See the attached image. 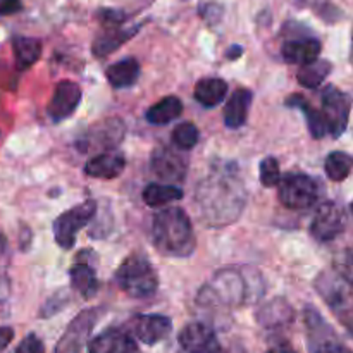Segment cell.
Segmentation results:
<instances>
[{
  "mask_svg": "<svg viewBox=\"0 0 353 353\" xmlns=\"http://www.w3.org/2000/svg\"><path fill=\"white\" fill-rule=\"evenodd\" d=\"M196 202L203 221L223 226L238 219L245 207L243 183L231 171H217L202 179L196 190Z\"/></svg>",
  "mask_w": 353,
  "mask_h": 353,
  "instance_id": "6da1fadb",
  "label": "cell"
},
{
  "mask_svg": "<svg viewBox=\"0 0 353 353\" xmlns=\"http://www.w3.org/2000/svg\"><path fill=\"white\" fill-rule=\"evenodd\" d=\"M152 241L161 254L190 257L195 252V233L188 214L179 207L159 210L152 221Z\"/></svg>",
  "mask_w": 353,
  "mask_h": 353,
  "instance_id": "7a4b0ae2",
  "label": "cell"
},
{
  "mask_svg": "<svg viewBox=\"0 0 353 353\" xmlns=\"http://www.w3.org/2000/svg\"><path fill=\"white\" fill-rule=\"evenodd\" d=\"M117 286L133 299H148L159 288L155 268L143 254H131L116 271Z\"/></svg>",
  "mask_w": 353,
  "mask_h": 353,
  "instance_id": "3957f363",
  "label": "cell"
},
{
  "mask_svg": "<svg viewBox=\"0 0 353 353\" xmlns=\"http://www.w3.org/2000/svg\"><path fill=\"white\" fill-rule=\"evenodd\" d=\"M261 292L250 283V274H243V272L226 271L217 272L212 278V281L207 286H203L202 295H205V300H214L216 303H224V305H240V303L250 302L252 292ZM202 300V302H205Z\"/></svg>",
  "mask_w": 353,
  "mask_h": 353,
  "instance_id": "277c9868",
  "label": "cell"
},
{
  "mask_svg": "<svg viewBox=\"0 0 353 353\" xmlns=\"http://www.w3.org/2000/svg\"><path fill=\"white\" fill-rule=\"evenodd\" d=\"M95 212L97 203L93 200H86V202L78 203L72 209L62 212L52 224L55 243L64 248V250L74 247L78 231H81L93 219Z\"/></svg>",
  "mask_w": 353,
  "mask_h": 353,
  "instance_id": "5b68a950",
  "label": "cell"
},
{
  "mask_svg": "<svg viewBox=\"0 0 353 353\" xmlns=\"http://www.w3.org/2000/svg\"><path fill=\"white\" fill-rule=\"evenodd\" d=\"M278 199L286 209H310L319 199V185L307 174H288L279 181Z\"/></svg>",
  "mask_w": 353,
  "mask_h": 353,
  "instance_id": "8992f818",
  "label": "cell"
},
{
  "mask_svg": "<svg viewBox=\"0 0 353 353\" xmlns=\"http://www.w3.org/2000/svg\"><path fill=\"white\" fill-rule=\"evenodd\" d=\"M352 97L336 86H327L323 93V114L326 117L327 133L340 138L348 126L352 110Z\"/></svg>",
  "mask_w": 353,
  "mask_h": 353,
  "instance_id": "52a82bcc",
  "label": "cell"
},
{
  "mask_svg": "<svg viewBox=\"0 0 353 353\" xmlns=\"http://www.w3.org/2000/svg\"><path fill=\"white\" fill-rule=\"evenodd\" d=\"M345 226H347L345 210L336 202H324L317 207L316 216L310 224V234L321 243H326L340 236Z\"/></svg>",
  "mask_w": 353,
  "mask_h": 353,
  "instance_id": "ba28073f",
  "label": "cell"
},
{
  "mask_svg": "<svg viewBox=\"0 0 353 353\" xmlns=\"http://www.w3.org/2000/svg\"><path fill=\"white\" fill-rule=\"evenodd\" d=\"M102 316V309H88L71 321L65 333L59 340L55 353H79L85 343L88 341L90 333L97 324L99 317Z\"/></svg>",
  "mask_w": 353,
  "mask_h": 353,
  "instance_id": "9c48e42d",
  "label": "cell"
},
{
  "mask_svg": "<svg viewBox=\"0 0 353 353\" xmlns=\"http://www.w3.org/2000/svg\"><path fill=\"white\" fill-rule=\"evenodd\" d=\"M150 168L157 178L172 185V183L185 181L188 162H186V157H183L174 148L159 147L150 157Z\"/></svg>",
  "mask_w": 353,
  "mask_h": 353,
  "instance_id": "30bf717a",
  "label": "cell"
},
{
  "mask_svg": "<svg viewBox=\"0 0 353 353\" xmlns=\"http://www.w3.org/2000/svg\"><path fill=\"white\" fill-rule=\"evenodd\" d=\"M81 88H79L78 83L69 81H59L55 85L54 93H52V99L48 102L47 114L54 123H61L65 117L71 116L76 109H78L79 102H81Z\"/></svg>",
  "mask_w": 353,
  "mask_h": 353,
  "instance_id": "8fae6325",
  "label": "cell"
},
{
  "mask_svg": "<svg viewBox=\"0 0 353 353\" xmlns=\"http://www.w3.org/2000/svg\"><path fill=\"white\" fill-rule=\"evenodd\" d=\"M179 345L188 353H221V343L212 327L203 323L186 324L178 336Z\"/></svg>",
  "mask_w": 353,
  "mask_h": 353,
  "instance_id": "7c38bea8",
  "label": "cell"
},
{
  "mask_svg": "<svg viewBox=\"0 0 353 353\" xmlns=\"http://www.w3.org/2000/svg\"><path fill=\"white\" fill-rule=\"evenodd\" d=\"M133 334L145 345H157L172 331V321L161 314H143L133 319Z\"/></svg>",
  "mask_w": 353,
  "mask_h": 353,
  "instance_id": "4fadbf2b",
  "label": "cell"
},
{
  "mask_svg": "<svg viewBox=\"0 0 353 353\" xmlns=\"http://www.w3.org/2000/svg\"><path fill=\"white\" fill-rule=\"evenodd\" d=\"M88 353H138V347L131 334L112 327L90 340Z\"/></svg>",
  "mask_w": 353,
  "mask_h": 353,
  "instance_id": "5bb4252c",
  "label": "cell"
},
{
  "mask_svg": "<svg viewBox=\"0 0 353 353\" xmlns=\"http://www.w3.org/2000/svg\"><path fill=\"white\" fill-rule=\"evenodd\" d=\"M126 168V159L121 152L107 150L90 159L85 165V172L90 178L114 179Z\"/></svg>",
  "mask_w": 353,
  "mask_h": 353,
  "instance_id": "9a60e30c",
  "label": "cell"
},
{
  "mask_svg": "<svg viewBox=\"0 0 353 353\" xmlns=\"http://www.w3.org/2000/svg\"><path fill=\"white\" fill-rule=\"evenodd\" d=\"M321 45L319 40L316 38H303V40H288L283 43L281 55L286 62L290 64H309L319 59L321 54Z\"/></svg>",
  "mask_w": 353,
  "mask_h": 353,
  "instance_id": "2e32d148",
  "label": "cell"
},
{
  "mask_svg": "<svg viewBox=\"0 0 353 353\" xmlns=\"http://www.w3.org/2000/svg\"><path fill=\"white\" fill-rule=\"evenodd\" d=\"M252 99H254V95L247 88H238L230 97V100L226 102V107H224V123H226L228 128L236 130V128H241L247 123Z\"/></svg>",
  "mask_w": 353,
  "mask_h": 353,
  "instance_id": "e0dca14e",
  "label": "cell"
},
{
  "mask_svg": "<svg viewBox=\"0 0 353 353\" xmlns=\"http://www.w3.org/2000/svg\"><path fill=\"white\" fill-rule=\"evenodd\" d=\"M138 30H140V24L131 28H116V26L107 28L105 33H102L99 38H95V41H93L92 45L93 54L99 55V57H103V55L110 54V52L119 48L123 43H126L128 40H131V38L138 33Z\"/></svg>",
  "mask_w": 353,
  "mask_h": 353,
  "instance_id": "ac0fdd59",
  "label": "cell"
},
{
  "mask_svg": "<svg viewBox=\"0 0 353 353\" xmlns=\"http://www.w3.org/2000/svg\"><path fill=\"white\" fill-rule=\"evenodd\" d=\"M228 93V83L221 78H203L195 85V100L200 105L212 109L224 100Z\"/></svg>",
  "mask_w": 353,
  "mask_h": 353,
  "instance_id": "d6986e66",
  "label": "cell"
},
{
  "mask_svg": "<svg viewBox=\"0 0 353 353\" xmlns=\"http://www.w3.org/2000/svg\"><path fill=\"white\" fill-rule=\"evenodd\" d=\"M105 76L114 88H128V86H133L140 78V64L137 59L126 57L109 65Z\"/></svg>",
  "mask_w": 353,
  "mask_h": 353,
  "instance_id": "ffe728a7",
  "label": "cell"
},
{
  "mask_svg": "<svg viewBox=\"0 0 353 353\" xmlns=\"http://www.w3.org/2000/svg\"><path fill=\"white\" fill-rule=\"evenodd\" d=\"M71 286L83 296V299H92L99 292V281H97L95 269L86 262H76L69 271Z\"/></svg>",
  "mask_w": 353,
  "mask_h": 353,
  "instance_id": "44dd1931",
  "label": "cell"
},
{
  "mask_svg": "<svg viewBox=\"0 0 353 353\" xmlns=\"http://www.w3.org/2000/svg\"><path fill=\"white\" fill-rule=\"evenodd\" d=\"M286 105L295 107V109H300L303 114H305L307 119V126H309L310 134L314 138H323L327 134V124H326V117H324L323 110H317L316 107L310 105L303 97L300 95H293L286 100Z\"/></svg>",
  "mask_w": 353,
  "mask_h": 353,
  "instance_id": "7402d4cb",
  "label": "cell"
},
{
  "mask_svg": "<svg viewBox=\"0 0 353 353\" xmlns=\"http://www.w3.org/2000/svg\"><path fill=\"white\" fill-rule=\"evenodd\" d=\"M183 112V102L178 97L171 95L165 99L159 100L157 103L147 110V121L155 126H162V124H169L174 119H178Z\"/></svg>",
  "mask_w": 353,
  "mask_h": 353,
  "instance_id": "603a6c76",
  "label": "cell"
},
{
  "mask_svg": "<svg viewBox=\"0 0 353 353\" xmlns=\"http://www.w3.org/2000/svg\"><path fill=\"white\" fill-rule=\"evenodd\" d=\"M293 316L295 312H293L292 305L283 299H278L261 307V310L257 312V321L262 326H281V324L292 323Z\"/></svg>",
  "mask_w": 353,
  "mask_h": 353,
  "instance_id": "cb8c5ba5",
  "label": "cell"
},
{
  "mask_svg": "<svg viewBox=\"0 0 353 353\" xmlns=\"http://www.w3.org/2000/svg\"><path fill=\"white\" fill-rule=\"evenodd\" d=\"M12 50L17 69H28L40 59L41 41L31 37H16L12 38Z\"/></svg>",
  "mask_w": 353,
  "mask_h": 353,
  "instance_id": "d4e9b609",
  "label": "cell"
},
{
  "mask_svg": "<svg viewBox=\"0 0 353 353\" xmlns=\"http://www.w3.org/2000/svg\"><path fill=\"white\" fill-rule=\"evenodd\" d=\"M183 199V190L174 185H162V183H150L143 190V202L148 207H162L169 202Z\"/></svg>",
  "mask_w": 353,
  "mask_h": 353,
  "instance_id": "484cf974",
  "label": "cell"
},
{
  "mask_svg": "<svg viewBox=\"0 0 353 353\" xmlns=\"http://www.w3.org/2000/svg\"><path fill=\"white\" fill-rule=\"evenodd\" d=\"M331 72V64L324 59H317V61L309 62V64L300 65L299 72H296V79L305 88H317L327 74Z\"/></svg>",
  "mask_w": 353,
  "mask_h": 353,
  "instance_id": "4316f807",
  "label": "cell"
},
{
  "mask_svg": "<svg viewBox=\"0 0 353 353\" xmlns=\"http://www.w3.org/2000/svg\"><path fill=\"white\" fill-rule=\"evenodd\" d=\"M353 169V157L345 152H331L324 162V171L331 181H343Z\"/></svg>",
  "mask_w": 353,
  "mask_h": 353,
  "instance_id": "83f0119b",
  "label": "cell"
},
{
  "mask_svg": "<svg viewBox=\"0 0 353 353\" xmlns=\"http://www.w3.org/2000/svg\"><path fill=\"white\" fill-rule=\"evenodd\" d=\"M199 128L193 123H181L174 128L172 131V143L179 148V150H190L199 143Z\"/></svg>",
  "mask_w": 353,
  "mask_h": 353,
  "instance_id": "f1b7e54d",
  "label": "cell"
},
{
  "mask_svg": "<svg viewBox=\"0 0 353 353\" xmlns=\"http://www.w3.org/2000/svg\"><path fill=\"white\" fill-rule=\"evenodd\" d=\"M334 272L338 274V278L343 279L345 283L353 286V250L352 248H345V250L338 252L334 255L333 261Z\"/></svg>",
  "mask_w": 353,
  "mask_h": 353,
  "instance_id": "f546056e",
  "label": "cell"
},
{
  "mask_svg": "<svg viewBox=\"0 0 353 353\" xmlns=\"http://www.w3.org/2000/svg\"><path fill=\"white\" fill-rule=\"evenodd\" d=\"M259 174H261V183L268 188L271 186L279 185L281 181V169H279V162L274 157H265L261 162V168H259Z\"/></svg>",
  "mask_w": 353,
  "mask_h": 353,
  "instance_id": "4dcf8cb0",
  "label": "cell"
},
{
  "mask_svg": "<svg viewBox=\"0 0 353 353\" xmlns=\"http://www.w3.org/2000/svg\"><path fill=\"white\" fill-rule=\"evenodd\" d=\"M68 302H69V295H65V292L55 293V296L48 299L47 303L43 305V309H41V317L54 316V314L59 312V310H61Z\"/></svg>",
  "mask_w": 353,
  "mask_h": 353,
  "instance_id": "1f68e13d",
  "label": "cell"
},
{
  "mask_svg": "<svg viewBox=\"0 0 353 353\" xmlns=\"http://www.w3.org/2000/svg\"><path fill=\"white\" fill-rule=\"evenodd\" d=\"M16 353H45V345L37 334L31 333L21 341L19 347L16 348Z\"/></svg>",
  "mask_w": 353,
  "mask_h": 353,
  "instance_id": "d6a6232c",
  "label": "cell"
},
{
  "mask_svg": "<svg viewBox=\"0 0 353 353\" xmlns=\"http://www.w3.org/2000/svg\"><path fill=\"white\" fill-rule=\"evenodd\" d=\"M314 353H353L350 348H347L345 345L336 343V341H324L319 347L316 348Z\"/></svg>",
  "mask_w": 353,
  "mask_h": 353,
  "instance_id": "836d02e7",
  "label": "cell"
},
{
  "mask_svg": "<svg viewBox=\"0 0 353 353\" xmlns=\"http://www.w3.org/2000/svg\"><path fill=\"white\" fill-rule=\"evenodd\" d=\"M23 10L21 0H0V16H12Z\"/></svg>",
  "mask_w": 353,
  "mask_h": 353,
  "instance_id": "e575fe53",
  "label": "cell"
},
{
  "mask_svg": "<svg viewBox=\"0 0 353 353\" xmlns=\"http://www.w3.org/2000/svg\"><path fill=\"white\" fill-rule=\"evenodd\" d=\"M14 338V330L9 326H2L0 327V353L6 350L7 347L10 345Z\"/></svg>",
  "mask_w": 353,
  "mask_h": 353,
  "instance_id": "d590c367",
  "label": "cell"
},
{
  "mask_svg": "<svg viewBox=\"0 0 353 353\" xmlns=\"http://www.w3.org/2000/svg\"><path fill=\"white\" fill-rule=\"evenodd\" d=\"M10 295V281L6 274H0V303L6 302Z\"/></svg>",
  "mask_w": 353,
  "mask_h": 353,
  "instance_id": "8d00e7d4",
  "label": "cell"
},
{
  "mask_svg": "<svg viewBox=\"0 0 353 353\" xmlns=\"http://www.w3.org/2000/svg\"><path fill=\"white\" fill-rule=\"evenodd\" d=\"M241 52H243V48L241 47H231L230 50H228L226 57L228 59H238L241 55Z\"/></svg>",
  "mask_w": 353,
  "mask_h": 353,
  "instance_id": "74e56055",
  "label": "cell"
},
{
  "mask_svg": "<svg viewBox=\"0 0 353 353\" xmlns=\"http://www.w3.org/2000/svg\"><path fill=\"white\" fill-rule=\"evenodd\" d=\"M268 353H296L293 348L286 347V345H281V347H274L271 350H268Z\"/></svg>",
  "mask_w": 353,
  "mask_h": 353,
  "instance_id": "f35d334b",
  "label": "cell"
},
{
  "mask_svg": "<svg viewBox=\"0 0 353 353\" xmlns=\"http://www.w3.org/2000/svg\"><path fill=\"white\" fill-rule=\"evenodd\" d=\"M6 250H7V240H6V236H3V234L0 233V257H2V255L6 254Z\"/></svg>",
  "mask_w": 353,
  "mask_h": 353,
  "instance_id": "ab89813d",
  "label": "cell"
},
{
  "mask_svg": "<svg viewBox=\"0 0 353 353\" xmlns=\"http://www.w3.org/2000/svg\"><path fill=\"white\" fill-rule=\"evenodd\" d=\"M352 212H353V202H352Z\"/></svg>",
  "mask_w": 353,
  "mask_h": 353,
  "instance_id": "60d3db41",
  "label": "cell"
},
{
  "mask_svg": "<svg viewBox=\"0 0 353 353\" xmlns=\"http://www.w3.org/2000/svg\"><path fill=\"white\" fill-rule=\"evenodd\" d=\"M352 52H353V47H352ZM352 57H353V54H352Z\"/></svg>",
  "mask_w": 353,
  "mask_h": 353,
  "instance_id": "b9f144b4",
  "label": "cell"
}]
</instances>
